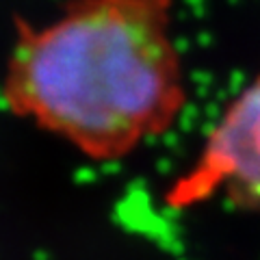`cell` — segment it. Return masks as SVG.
<instances>
[{"mask_svg": "<svg viewBox=\"0 0 260 260\" xmlns=\"http://www.w3.org/2000/svg\"><path fill=\"white\" fill-rule=\"evenodd\" d=\"M169 213L228 202L260 210V72L225 104L191 165L162 191Z\"/></svg>", "mask_w": 260, "mask_h": 260, "instance_id": "7a4b0ae2", "label": "cell"}, {"mask_svg": "<svg viewBox=\"0 0 260 260\" xmlns=\"http://www.w3.org/2000/svg\"><path fill=\"white\" fill-rule=\"evenodd\" d=\"M178 0H70L18 20L0 80L7 111L95 162L167 135L189 102L172 24Z\"/></svg>", "mask_w": 260, "mask_h": 260, "instance_id": "6da1fadb", "label": "cell"}]
</instances>
